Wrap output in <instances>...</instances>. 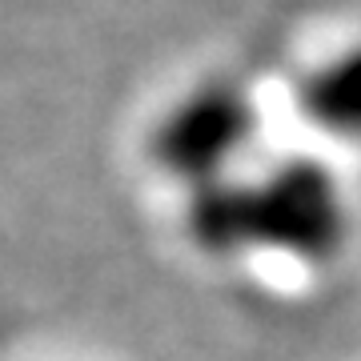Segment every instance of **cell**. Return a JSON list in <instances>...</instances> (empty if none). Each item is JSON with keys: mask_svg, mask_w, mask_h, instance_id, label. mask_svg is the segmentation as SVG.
<instances>
[{"mask_svg": "<svg viewBox=\"0 0 361 361\" xmlns=\"http://www.w3.org/2000/svg\"><path fill=\"white\" fill-rule=\"evenodd\" d=\"M297 113L337 145H361V37L334 49L297 80Z\"/></svg>", "mask_w": 361, "mask_h": 361, "instance_id": "obj_3", "label": "cell"}, {"mask_svg": "<svg viewBox=\"0 0 361 361\" xmlns=\"http://www.w3.org/2000/svg\"><path fill=\"white\" fill-rule=\"evenodd\" d=\"M261 129V104L237 77H205L157 113L145 153L185 193L233 177Z\"/></svg>", "mask_w": 361, "mask_h": 361, "instance_id": "obj_2", "label": "cell"}, {"mask_svg": "<svg viewBox=\"0 0 361 361\" xmlns=\"http://www.w3.org/2000/svg\"><path fill=\"white\" fill-rule=\"evenodd\" d=\"M245 257H285L293 265H329L349 245L353 205L345 180L310 153H293L241 177Z\"/></svg>", "mask_w": 361, "mask_h": 361, "instance_id": "obj_1", "label": "cell"}]
</instances>
